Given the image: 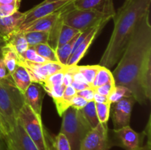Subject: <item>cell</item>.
I'll use <instances>...</instances> for the list:
<instances>
[{
	"mask_svg": "<svg viewBox=\"0 0 151 150\" xmlns=\"http://www.w3.org/2000/svg\"><path fill=\"white\" fill-rule=\"evenodd\" d=\"M45 91L40 84L32 82L24 94L25 104H27L35 115L41 117L43 99Z\"/></svg>",
	"mask_w": 151,
	"mask_h": 150,
	"instance_id": "obj_13",
	"label": "cell"
},
{
	"mask_svg": "<svg viewBox=\"0 0 151 150\" xmlns=\"http://www.w3.org/2000/svg\"><path fill=\"white\" fill-rule=\"evenodd\" d=\"M1 59L7 68V71L11 74L16 69V66L19 65V54L10 46L6 44L5 46L3 48Z\"/></svg>",
	"mask_w": 151,
	"mask_h": 150,
	"instance_id": "obj_19",
	"label": "cell"
},
{
	"mask_svg": "<svg viewBox=\"0 0 151 150\" xmlns=\"http://www.w3.org/2000/svg\"><path fill=\"white\" fill-rule=\"evenodd\" d=\"M7 42H6V40L0 35V58H1V55H2V50L3 48L6 46Z\"/></svg>",
	"mask_w": 151,
	"mask_h": 150,
	"instance_id": "obj_42",
	"label": "cell"
},
{
	"mask_svg": "<svg viewBox=\"0 0 151 150\" xmlns=\"http://www.w3.org/2000/svg\"><path fill=\"white\" fill-rule=\"evenodd\" d=\"M66 69H65L64 70L60 71L57 72V73L55 74H53L51 76H48V77L47 78V79L45 80V82H44V84H43L41 86H42L43 88H44V87H51L55 86V85H62V84H63V75H64V72Z\"/></svg>",
	"mask_w": 151,
	"mask_h": 150,
	"instance_id": "obj_32",
	"label": "cell"
},
{
	"mask_svg": "<svg viewBox=\"0 0 151 150\" xmlns=\"http://www.w3.org/2000/svg\"><path fill=\"white\" fill-rule=\"evenodd\" d=\"M19 65L24 66L29 74L32 82H36L42 85L47 78L53 74L63 71L66 66H63L59 62H47L45 63H35L27 61L19 55Z\"/></svg>",
	"mask_w": 151,
	"mask_h": 150,
	"instance_id": "obj_7",
	"label": "cell"
},
{
	"mask_svg": "<svg viewBox=\"0 0 151 150\" xmlns=\"http://www.w3.org/2000/svg\"><path fill=\"white\" fill-rule=\"evenodd\" d=\"M72 85V86L73 87L75 90H76L77 92L83 91V90H84V89H86V88H91L89 85H86V84H83V83H81V82H75V81H73V82H72V85Z\"/></svg>",
	"mask_w": 151,
	"mask_h": 150,
	"instance_id": "obj_40",
	"label": "cell"
},
{
	"mask_svg": "<svg viewBox=\"0 0 151 150\" xmlns=\"http://www.w3.org/2000/svg\"><path fill=\"white\" fill-rule=\"evenodd\" d=\"M76 94V90H75L72 85H69V86H67L65 88L64 92H63V96H62L61 99L55 103L59 116H62L63 113H64L69 107H71V102H72V98H73Z\"/></svg>",
	"mask_w": 151,
	"mask_h": 150,
	"instance_id": "obj_21",
	"label": "cell"
},
{
	"mask_svg": "<svg viewBox=\"0 0 151 150\" xmlns=\"http://www.w3.org/2000/svg\"><path fill=\"white\" fill-rule=\"evenodd\" d=\"M6 42L19 55L23 54L29 48V45L24 32H14L8 37V38L6 40Z\"/></svg>",
	"mask_w": 151,
	"mask_h": 150,
	"instance_id": "obj_20",
	"label": "cell"
},
{
	"mask_svg": "<svg viewBox=\"0 0 151 150\" xmlns=\"http://www.w3.org/2000/svg\"><path fill=\"white\" fill-rule=\"evenodd\" d=\"M94 93H95V91H94V88H89L83 90V91H78V92H77V95L83 97L84 99H86L88 102V101H94Z\"/></svg>",
	"mask_w": 151,
	"mask_h": 150,
	"instance_id": "obj_37",
	"label": "cell"
},
{
	"mask_svg": "<svg viewBox=\"0 0 151 150\" xmlns=\"http://www.w3.org/2000/svg\"><path fill=\"white\" fill-rule=\"evenodd\" d=\"M7 150H38L19 119L14 126L4 137Z\"/></svg>",
	"mask_w": 151,
	"mask_h": 150,
	"instance_id": "obj_11",
	"label": "cell"
},
{
	"mask_svg": "<svg viewBox=\"0 0 151 150\" xmlns=\"http://www.w3.org/2000/svg\"><path fill=\"white\" fill-rule=\"evenodd\" d=\"M94 101L95 103H98V104H103V103L109 102V99H108L107 96L100 95V94H97V93H94Z\"/></svg>",
	"mask_w": 151,
	"mask_h": 150,
	"instance_id": "obj_39",
	"label": "cell"
},
{
	"mask_svg": "<svg viewBox=\"0 0 151 150\" xmlns=\"http://www.w3.org/2000/svg\"><path fill=\"white\" fill-rule=\"evenodd\" d=\"M5 135H6V132L5 131H4V127H3L1 121H0V138H3V139L4 140V137H5Z\"/></svg>",
	"mask_w": 151,
	"mask_h": 150,
	"instance_id": "obj_43",
	"label": "cell"
},
{
	"mask_svg": "<svg viewBox=\"0 0 151 150\" xmlns=\"http://www.w3.org/2000/svg\"><path fill=\"white\" fill-rule=\"evenodd\" d=\"M151 0H125L115 12L114 29L100 66L111 69L119 62L126 49L137 23L150 11Z\"/></svg>",
	"mask_w": 151,
	"mask_h": 150,
	"instance_id": "obj_2",
	"label": "cell"
},
{
	"mask_svg": "<svg viewBox=\"0 0 151 150\" xmlns=\"http://www.w3.org/2000/svg\"><path fill=\"white\" fill-rule=\"evenodd\" d=\"M18 119L38 150H56L55 136L47 131L41 117L35 115L27 104H24Z\"/></svg>",
	"mask_w": 151,
	"mask_h": 150,
	"instance_id": "obj_4",
	"label": "cell"
},
{
	"mask_svg": "<svg viewBox=\"0 0 151 150\" xmlns=\"http://www.w3.org/2000/svg\"><path fill=\"white\" fill-rule=\"evenodd\" d=\"M74 2V1H73ZM64 24L78 29L81 32L94 26H104L112 19L111 16L93 10H83L74 7L73 3L69 4L61 14Z\"/></svg>",
	"mask_w": 151,
	"mask_h": 150,
	"instance_id": "obj_6",
	"label": "cell"
},
{
	"mask_svg": "<svg viewBox=\"0 0 151 150\" xmlns=\"http://www.w3.org/2000/svg\"><path fill=\"white\" fill-rule=\"evenodd\" d=\"M111 103H103V104H98L95 103L96 111H97V118L101 124H107L110 117V109Z\"/></svg>",
	"mask_w": 151,
	"mask_h": 150,
	"instance_id": "obj_30",
	"label": "cell"
},
{
	"mask_svg": "<svg viewBox=\"0 0 151 150\" xmlns=\"http://www.w3.org/2000/svg\"><path fill=\"white\" fill-rule=\"evenodd\" d=\"M115 88V82H109V83L105 84V85H101L100 87L94 88L95 93L100 94V95L105 96H109L111 91L114 89Z\"/></svg>",
	"mask_w": 151,
	"mask_h": 150,
	"instance_id": "obj_35",
	"label": "cell"
},
{
	"mask_svg": "<svg viewBox=\"0 0 151 150\" xmlns=\"http://www.w3.org/2000/svg\"><path fill=\"white\" fill-rule=\"evenodd\" d=\"M8 75H10V74L7 71V68H6L5 65H4V62H3V60L0 58V79L5 78Z\"/></svg>",
	"mask_w": 151,
	"mask_h": 150,
	"instance_id": "obj_38",
	"label": "cell"
},
{
	"mask_svg": "<svg viewBox=\"0 0 151 150\" xmlns=\"http://www.w3.org/2000/svg\"><path fill=\"white\" fill-rule=\"evenodd\" d=\"M81 32H80L79 33L77 34L69 42L58 48L57 50L55 51L59 63H61L63 66H67V62L69 60V57H70L71 54H72L74 44H75V41H76V39L78 38V35H80Z\"/></svg>",
	"mask_w": 151,
	"mask_h": 150,
	"instance_id": "obj_22",
	"label": "cell"
},
{
	"mask_svg": "<svg viewBox=\"0 0 151 150\" xmlns=\"http://www.w3.org/2000/svg\"><path fill=\"white\" fill-rule=\"evenodd\" d=\"M112 146L107 124L100 123L84 137L80 150H109Z\"/></svg>",
	"mask_w": 151,
	"mask_h": 150,
	"instance_id": "obj_9",
	"label": "cell"
},
{
	"mask_svg": "<svg viewBox=\"0 0 151 150\" xmlns=\"http://www.w3.org/2000/svg\"><path fill=\"white\" fill-rule=\"evenodd\" d=\"M60 132L66 136L71 150H80L84 137L91 129L81 110L69 107L62 115Z\"/></svg>",
	"mask_w": 151,
	"mask_h": 150,
	"instance_id": "obj_5",
	"label": "cell"
},
{
	"mask_svg": "<svg viewBox=\"0 0 151 150\" xmlns=\"http://www.w3.org/2000/svg\"><path fill=\"white\" fill-rule=\"evenodd\" d=\"M4 140L3 138H0V150H7L5 149V147H4Z\"/></svg>",
	"mask_w": 151,
	"mask_h": 150,
	"instance_id": "obj_44",
	"label": "cell"
},
{
	"mask_svg": "<svg viewBox=\"0 0 151 150\" xmlns=\"http://www.w3.org/2000/svg\"><path fill=\"white\" fill-rule=\"evenodd\" d=\"M87 103H88V101L86 100L76 94L72 98V102H71V107L75 109H77V110H81V109H83L86 105Z\"/></svg>",
	"mask_w": 151,
	"mask_h": 150,
	"instance_id": "obj_36",
	"label": "cell"
},
{
	"mask_svg": "<svg viewBox=\"0 0 151 150\" xmlns=\"http://www.w3.org/2000/svg\"><path fill=\"white\" fill-rule=\"evenodd\" d=\"M80 32L81 31L78 30L75 28L71 27V26L64 24L63 23L60 31V34H59L58 41V48L69 42Z\"/></svg>",
	"mask_w": 151,
	"mask_h": 150,
	"instance_id": "obj_27",
	"label": "cell"
},
{
	"mask_svg": "<svg viewBox=\"0 0 151 150\" xmlns=\"http://www.w3.org/2000/svg\"><path fill=\"white\" fill-rule=\"evenodd\" d=\"M129 97H133L132 94L129 89L122 85H115L114 89L108 96V99L111 104H113L116 101H119L123 98H129Z\"/></svg>",
	"mask_w": 151,
	"mask_h": 150,
	"instance_id": "obj_28",
	"label": "cell"
},
{
	"mask_svg": "<svg viewBox=\"0 0 151 150\" xmlns=\"http://www.w3.org/2000/svg\"><path fill=\"white\" fill-rule=\"evenodd\" d=\"M136 100L134 97L123 98L111 104L110 116L113 122L114 129L130 126L131 113Z\"/></svg>",
	"mask_w": 151,
	"mask_h": 150,
	"instance_id": "obj_12",
	"label": "cell"
},
{
	"mask_svg": "<svg viewBox=\"0 0 151 150\" xmlns=\"http://www.w3.org/2000/svg\"><path fill=\"white\" fill-rule=\"evenodd\" d=\"M81 110L82 112L83 116L85 118L91 129L95 128L100 124L98 118H97V111H96L95 102L94 101H88L86 105Z\"/></svg>",
	"mask_w": 151,
	"mask_h": 150,
	"instance_id": "obj_23",
	"label": "cell"
},
{
	"mask_svg": "<svg viewBox=\"0 0 151 150\" xmlns=\"http://www.w3.org/2000/svg\"><path fill=\"white\" fill-rule=\"evenodd\" d=\"M103 27V26H95L92 30L91 31L88 36L85 38L83 41L75 49V51L72 53L70 57H69V60L67 62V66H76L78 63H79L80 60L84 57L86 51H88V48L91 46V43L94 40L95 37L97 36V34L99 33L100 29Z\"/></svg>",
	"mask_w": 151,
	"mask_h": 150,
	"instance_id": "obj_17",
	"label": "cell"
},
{
	"mask_svg": "<svg viewBox=\"0 0 151 150\" xmlns=\"http://www.w3.org/2000/svg\"><path fill=\"white\" fill-rule=\"evenodd\" d=\"M29 47H32L41 44H47L49 32H24Z\"/></svg>",
	"mask_w": 151,
	"mask_h": 150,
	"instance_id": "obj_26",
	"label": "cell"
},
{
	"mask_svg": "<svg viewBox=\"0 0 151 150\" xmlns=\"http://www.w3.org/2000/svg\"><path fill=\"white\" fill-rule=\"evenodd\" d=\"M0 121H1V124H2L3 127H4V131H5L6 134H7V131H6V128H5V125H4V120H3V119H2V116H1V114H0Z\"/></svg>",
	"mask_w": 151,
	"mask_h": 150,
	"instance_id": "obj_45",
	"label": "cell"
},
{
	"mask_svg": "<svg viewBox=\"0 0 151 150\" xmlns=\"http://www.w3.org/2000/svg\"><path fill=\"white\" fill-rule=\"evenodd\" d=\"M24 13L17 11L13 15L0 17V35L5 40L14 33L24 21Z\"/></svg>",
	"mask_w": 151,
	"mask_h": 150,
	"instance_id": "obj_16",
	"label": "cell"
},
{
	"mask_svg": "<svg viewBox=\"0 0 151 150\" xmlns=\"http://www.w3.org/2000/svg\"><path fill=\"white\" fill-rule=\"evenodd\" d=\"M113 82H114V79L113 74L110 69L100 66V69L96 74L92 85V88H97V87H100L105 84Z\"/></svg>",
	"mask_w": 151,
	"mask_h": 150,
	"instance_id": "obj_24",
	"label": "cell"
},
{
	"mask_svg": "<svg viewBox=\"0 0 151 150\" xmlns=\"http://www.w3.org/2000/svg\"><path fill=\"white\" fill-rule=\"evenodd\" d=\"M69 6V5H68ZM67 6V7H68ZM65 8L62 9V10H59V11L56 12V13H52L51 15L45 16V17L41 18L37 20L31 22L29 24L25 26L24 27L22 28L21 30L19 32H50V29L53 27L55 22L57 21L58 19L62 12L63 11Z\"/></svg>",
	"mask_w": 151,
	"mask_h": 150,
	"instance_id": "obj_15",
	"label": "cell"
},
{
	"mask_svg": "<svg viewBox=\"0 0 151 150\" xmlns=\"http://www.w3.org/2000/svg\"><path fill=\"white\" fill-rule=\"evenodd\" d=\"M100 65H93V66H77L78 70L83 75L87 83L92 88L93 82L95 78L96 74L100 69Z\"/></svg>",
	"mask_w": 151,
	"mask_h": 150,
	"instance_id": "obj_29",
	"label": "cell"
},
{
	"mask_svg": "<svg viewBox=\"0 0 151 150\" xmlns=\"http://www.w3.org/2000/svg\"><path fill=\"white\" fill-rule=\"evenodd\" d=\"M150 12L137 23L125 51L112 72L115 85L126 87L140 104H146L151 98Z\"/></svg>",
	"mask_w": 151,
	"mask_h": 150,
	"instance_id": "obj_1",
	"label": "cell"
},
{
	"mask_svg": "<svg viewBox=\"0 0 151 150\" xmlns=\"http://www.w3.org/2000/svg\"><path fill=\"white\" fill-rule=\"evenodd\" d=\"M74 7L83 10H93L113 16L115 14L113 0H75Z\"/></svg>",
	"mask_w": 151,
	"mask_h": 150,
	"instance_id": "obj_14",
	"label": "cell"
},
{
	"mask_svg": "<svg viewBox=\"0 0 151 150\" xmlns=\"http://www.w3.org/2000/svg\"><path fill=\"white\" fill-rule=\"evenodd\" d=\"M74 1L75 0H44L39 4L25 12L24 21L16 32H19L25 26L37 19L45 17L65 8L73 3Z\"/></svg>",
	"mask_w": 151,
	"mask_h": 150,
	"instance_id": "obj_8",
	"label": "cell"
},
{
	"mask_svg": "<svg viewBox=\"0 0 151 150\" xmlns=\"http://www.w3.org/2000/svg\"><path fill=\"white\" fill-rule=\"evenodd\" d=\"M41 57L50 62H59L56 51L48 44H41L32 46Z\"/></svg>",
	"mask_w": 151,
	"mask_h": 150,
	"instance_id": "obj_25",
	"label": "cell"
},
{
	"mask_svg": "<svg viewBox=\"0 0 151 150\" xmlns=\"http://www.w3.org/2000/svg\"><path fill=\"white\" fill-rule=\"evenodd\" d=\"M55 149L56 150H71L70 145L66 139V136L61 132L55 136Z\"/></svg>",
	"mask_w": 151,
	"mask_h": 150,
	"instance_id": "obj_33",
	"label": "cell"
},
{
	"mask_svg": "<svg viewBox=\"0 0 151 150\" xmlns=\"http://www.w3.org/2000/svg\"><path fill=\"white\" fill-rule=\"evenodd\" d=\"M21 57H22L24 60H27V61L32 62V63H45L47 62H48L47 60H46L45 59L43 58L42 57L39 55L38 53L35 51V50L32 47H29L23 54H21Z\"/></svg>",
	"mask_w": 151,
	"mask_h": 150,
	"instance_id": "obj_31",
	"label": "cell"
},
{
	"mask_svg": "<svg viewBox=\"0 0 151 150\" xmlns=\"http://www.w3.org/2000/svg\"><path fill=\"white\" fill-rule=\"evenodd\" d=\"M111 132L113 138H110V140L113 146H119L125 150H139L142 146L143 140L145 136L144 132L138 133L130 126L118 129H113Z\"/></svg>",
	"mask_w": 151,
	"mask_h": 150,
	"instance_id": "obj_10",
	"label": "cell"
},
{
	"mask_svg": "<svg viewBox=\"0 0 151 150\" xmlns=\"http://www.w3.org/2000/svg\"></svg>",
	"mask_w": 151,
	"mask_h": 150,
	"instance_id": "obj_46",
	"label": "cell"
},
{
	"mask_svg": "<svg viewBox=\"0 0 151 150\" xmlns=\"http://www.w3.org/2000/svg\"><path fill=\"white\" fill-rule=\"evenodd\" d=\"M24 104V94L16 86L10 74L0 79V114L7 133L17 123L19 113Z\"/></svg>",
	"mask_w": 151,
	"mask_h": 150,
	"instance_id": "obj_3",
	"label": "cell"
},
{
	"mask_svg": "<svg viewBox=\"0 0 151 150\" xmlns=\"http://www.w3.org/2000/svg\"><path fill=\"white\" fill-rule=\"evenodd\" d=\"M20 4H11L0 5V17H5L19 11Z\"/></svg>",
	"mask_w": 151,
	"mask_h": 150,
	"instance_id": "obj_34",
	"label": "cell"
},
{
	"mask_svg": "<svg viewBox=\"0 0 151 150\" xmlns=\"http://www.w3.org/2000/svg\"><path fill=\"white\" fill-rule=\"evenodd\" d=\"M10 76L16 86L23 94H24L29 85L32 83L30 76L28 72L27 71L26 69L21 65H18L16 66V69L10 74Z\"/></svg>",
	"mask_w": 151,
	"mask_h": 150,
	"instance_id": "obj_18",
	"label": "cell"
},
{
	"mask_svg": "<svg viewBox=\"0 0 151 150\" xmlns=\"http://www.w3.org/2000/svg\"><path fill=\"white\" fill-rule=\"evenodd\" d=\"M11 4H21V0H0V5Z\"/></svg>",
	"mask_w": 151,
	"mask_h": 150,
	"instance_id": "obj_41",
	"label": "cell"
}]
</instances>
